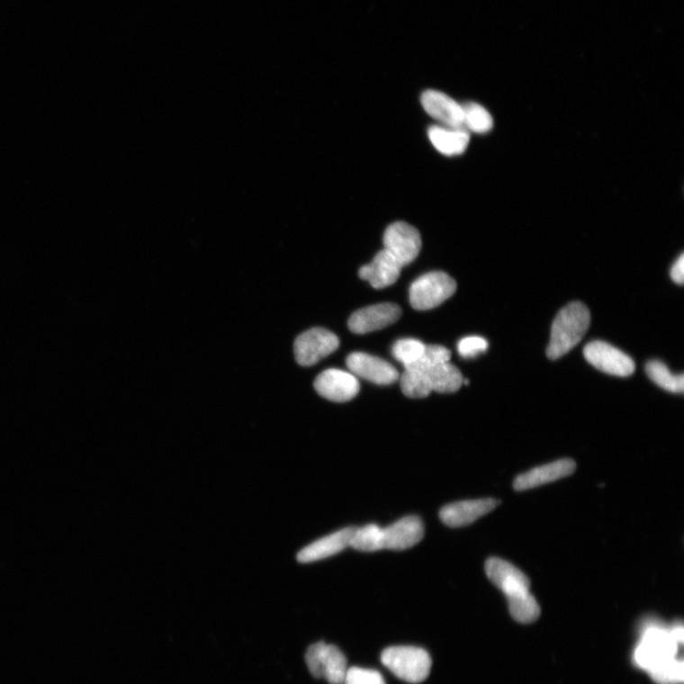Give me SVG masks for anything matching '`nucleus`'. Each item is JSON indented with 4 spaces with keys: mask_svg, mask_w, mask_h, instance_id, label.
<instances>
[{
    "mask_svg": "<svg viewBox=\"0 0 684 684\" xmlns=\"http://www.w3.org/2000/svg\"><path fill=\"white\" fill-rule=\"evenodd\" d=\"M590 325L589 308L581 302H572L556 316L546 356L553 361L572 350L583 339Z\"/></svg>",
    "mask_w": 684,
    "mask_h": 684,
    "instance_id": "obj_1",
    "label": "nucleus"
},
{
    "mask_svg": "<svg viewBox=\"0 0 684 684\" xmlns=\"http://www.w3.org/2000/svg\"><path fill=\"white\" fill-rule=\"evenodd\" d=\"M681 645L673 636L671 628L645 626L634 652V662L641 670L652 673L664 664L679 659Z\"/></svg>",
    "mask_w": 684,
    "mask_h": 684,
    "instance_id": "obj_2",
    "label": "nucleus"
},
{
    "mask_svg": "<svg viewBox=\"0 0 684 684\" xmlns=\"http://www.w3.org/2000/svg\"><path fill=\"white\" fill-rule=\"evenodd\" d=\"M383 665L393 675L409 683H419L429 676L432 659L423 648L392 646L382 654Z\"/></svg>",
    "mask_w": 684,
    "mask_h": 684,
    "instance_id": "obj_3",
    "label": "nucleus"
},
{
    "mask_svg": "<svg viewBox=\"0 0 684 684\" xmlns=\"http://www.w3.org/2000/svg\"><path fill=\"white\" fill-rule=\"evenodd\" d=\"M456 282L447 273L424 274L410 287V302L416 310H430L450 299L456 291Z\"/></svg>",
    "mask_w": 684,
    "mask_h": 684,
    "instance_id": "obj_4",
    "label": "nucleus"
},
{
    "mask_svg": "<svg viewBox=\"0 0 684 684\" xmlns=\"http://www.w3.org/2000/svg\"><path fill=\"white\" fill-rule=\"evenodd\" d=\"M306 663L311 674L330 684L344 683L348 667L344 653L332 644L318 643L308 648Z\"/></svg>",
    "mask_w": 684,
    "mask_h": 684,
    "instance_id": "obj_5",
    "label": "nucleus"
},
{
    "mask_svg": "<svg viewBox=\"0 0 684 684\" xmlns=\"http://www.w3.org/2000/svg\"><path fill=\"white\" fill-rule=\"evenodd\" d=\"M486 574L491 583L504 592L508 603L530 593L527 576L512 563L491 557L486 562Z\"/></svg>",
    "mask_w": 684,
    "mask_h": 684,
    "instance_id": "obj_6",
    "label": "nucleus"
},
{
    "mask_svg": "<svg viewBox=\"0 0 684 684\" xmlns=\"http://www.w3.org/2000/svg\"><path fill=\"white\" fill-rule=\"evenodd\" d=\"M338 346L339 339L334 333L323 328H312L297 338L294 345L296 361L302 366H313L334 353Z\"/></svg>",
    "mask_w": 684,
    "mask_h": 684,
    "instance_id": "obj_7",
    "label": "nucleus"
},
{
    "mask_svg": "<svg viewBox=\"0 0 684 684\" xmlns=\"http://www.w3.org/2000/svg\"><path fill=\"white\" fill-rule=\"evenodd\" d=\"M384 249L406 266L413 263L421 250L422 241L418 230L404 221L393 222L383 236Z\"/></svg>",
    "mask_w": 684,
    "mask_h": 684,
    "instance_id": "obj_8",
    "label": "nucleus"
},
{
    "mask_svg": "<svg viewBox=\"0 0 684 684\" xmlns=\"http://www.w3.org/2000/svg\"><path fill=\"white\" fill-rule=\"evenodd\" d=\"M584 356L592 366L608 374L626 378L635 371V363L629 356L605 341L590 342Z\"/></svg>",
    "mask_w": 684,
    "mask_h": 684,
    "instance_id": "obj_9",
    "label": "nucleus"
},
{
    "mask_svg": "<svg viewBox=\"0 0 684 684\" xmlns=\"http://www.w3.org/2000/svg\"><path fill=\"white\" fill-rule=\"evenodd\" d=\"M401 308L395 303H381L363 308L349 319V329L355 334H367L383 329L401 317Z\"/></svg>",
    "mask_w": 684,
    "mask_h": 684,
    "instance_id": "obj_10",
    "label": "nucleus"
},
{
    "mask_svg": "<svg viewBox=\"0 0 684 684\" xmlns=\"http://www.w3.org/2000/svg\"><path fill=\"white\" fill-rule=\"evenodd\" d=\"M314 387L320 396L335 402L353 400L361 389L354 374L338 369H329L319 374Z\"/></svg>",
    "mask_w": 684,
    "mask_h": 684,
    "instance_id": "obj_11",
    "label": "nucleus"
},
{
    "mask_svg": "<svg viewBox=\"0 0 684 684\" xmlns=\"http://www.w3.org/2000/svg\"><path fill=\"white\" fill-rule=\"evenodd\" d=\"M349 370L359 378L365 379L373 383L389 385L396 382L400 378L398 370L383 361L365 353H352L346 359Z\"/></svg>",
    "mask_w": 684,
    "mask_h": 684,
    "instance_id": "obj_12",
    "label": "nucleus"
},
{
    "mask_svg": "<svg viewBox=\"0 0 684 684\" xmlns=\"http://www.w3.org/2000/svg\"><path fill=\"white\" fill-rule=\"evenodd\" d=\"M425 112L444 127L464 129V112L459 103L449 95L429 90L421 95Z\"/></svg>",
    "mask_w": 684,
    "mask_h": 684,
    "instance_id": "obj_13",
    "label": "nucleus"
},
{
    "mask_svg": "<svg viewBox=\"0 0 684 684\" xmlns=\"http://www.w3.org/2000/svg\"><path fill=\"white\" fill-rule=\"evenodd\" d=\"M500 504V501L494 499L455 502L440 510V519L451 527L465 526L488 515Z\"/></svg>",
    "mask_w": 684,
    "mask_h": 684,
    "instance_id": "obj_14",
    "label": "nucleus"
},
{
    "mask_svg": "<svg viewBox=\"0 0 684 684\" xmlns=\"http://www.w3.org/2000/svg\"><path fill=\"white\" fill-rule=\"evenodd\" d=\"M575 470L576 464L572 459H560L520 474L513 482V488L518 491L535 489L570 476Z\"/></svg>",
    "mask_w": 684,
    "mask_h": 684,
    "instance_id": "obj_15",
    "label": "nucleus"
},
{
    "mask_svg": "<svg viewBox=\"0 0 684 684\" xmlns=\"http://www.w3.org/2000/svg\"><path fill=\"white\" fill-rule=\"evenodd\" d=\"M424 536L420 518L408 517L383 528V550L404 551L418 544Z\"/></svg>",
    "mask_w": 684,
    "mask_h": 684,
    "instance_id": "obj_16",
    "label": "nucleus"
},
{
    "mask_svg": "<svg viewBox=\"0 0 684 684\" xmlns=\"http://www.w3.org/2000/svg\"><path fill=\"white\" fill-rule=\"evenodd\" d=\"M402 267L395 256L383 249L375 255L371 264L359 269L358 275L374 289H382L398 281Z\"/></svg>",
    "mask_w": 684,
    "mask_h": 684,
    "instance_id": "obj_17",
    "label": "nucleus"
},
{
    "mask_svg": "<svg viewBox=\"0 0 684 684\" xmlns=\"http://www.w3.org/2000/svg\"><path fill=\"white\" fill-rule=\"evenodd\" d=\"M356 527L338 530L304 547L298 554L301 562H311L336 555L350 546Z\"/></svg>",
    "mask_w": 684,
    "mask_h": 684,
    "instance_id": "obj_18",
    "label": "nucleus"
},
{
    "mask_svg": "<svg viewBox=\"0 0 684 684\" xmlns=\"http://www.w3.org/2000/svg\"><path fill=\"white\" fill-rule=\"evenodd\" d=\"M428 135L433 146L446 157L460 156L470 143V134L465 129L432 126Z\"/></svg>",
    "mask_w": 684,
    "mask_h": 684,
    "instance_id": "obj_19",
    "label": "nucleus"
},
{
    "mask_svg": "<svg viewBox=\"0 0 684 684\" xmlns=\"http://www.w3.org/2000/svg\"><path fill=\"white\" fill-rule=\"evenodd\" d=\"M424 373L432 390L437 392H455L464 381L461 372L450 363L437 364Z\"/></svg>",
    "mask_w": 684,
    "mask_h": 684,
    "instance_id": "obj_20",
    "label": "nucleus"
},
{
    "mask_svg": "<svg viewBox=\"0 0 684 684\" xmlns=\"http://www.w3.org/2000/svg\"><path fill=\"white\" fill-rule=\"evenodd\" d=\"M645 371L649 379L661 388L671 392H683L684 376L682 374H672L669 367L660 361L649 362L645 366Z\"/></svg>",
    "mask_w": 684,
    "mask_h": 684,
    "instance_id": "obj_21",
    "label": "nucleus"
},
{
    "mask_svg": "<svg viewBox=\"0 0 684 684\" xmlns=\"http://www.w3.org/2000/svg\"><path fill=\"white\" fill-rule=\"evenodd\" d=\"M350 546L358 552L365 553L383 550V528L374 524L356 527Z\"/></svg>",
    "mask_w": 684,
    "mask_h": 684,
    "instance_id": "obj_22",
    "label": "nucleus"
},
{
    "mask_svg": "<svg viewBox=\"0 0 684 684\" xmlns=\"http://www.w3.org/2000/svg\"><path fill=\"white\" fill-rule=\"evenodd\" d=\"M464 112V129L474 133L484 134L493 128L490 113L477 103L468 102L462 105Z\"/></svg>",
    "mask_w": 684,
    "mask_h": 684,
    "instance_id": "obj_23",
    "label": "nucleus"
},
{
    "mask_svg": "<svg viewBox=\"0 0 684 684\" xmlns=\"http://www.w3.org/2000/svg\"><path fill=\"white\" fill-rule=\"evenodd\" d=\"M400 386L404 395L410 399H424L433 391L424 372L405 370Z\"/></svg>",
    "mask_w": 684,
    "mask_h": 684,
    "instance_id": "obj_24",
    "label": "nucleus"
},
{
    "mask_svg": "<svg viewBox=\"0 0 684 684\" xmlns=\"http://www.w3.org/2000/svg\"><path fill=\"white\" fill-rule=\"evenodd\" d=\"M451 351L441 346H426L423 355L412 364L405 367V370L425 372L437 364L449 363Z\"/></svg>",
    "mask_w": 684,
    "mask_h": 684,
    "instance_id": "obj_25",
    "label": "nucleus"
},
{
    "mask_svg": "<svg viewBox=\"0 0 684 684\" xmlns=\"http://www.w3.org/2000/svg\"><path fill=\"white\" fill-rule=\"evenodd\" d=\"M426 346L414 338L398 340L393 345L392 353L404 366L412 364L423 355Z\"/></svg>",
    "mask_w": 684,
    "mask_h": 684,
    "instance_id": "obj_26",
    "label": "nucleus"
},
{
    "mask_svg": "<svg viewBox=\"0 0 684 684\" xmlns=\"http://www.w3.org/2000/svg\"><path fill=\"white\" fill-rule=\"evenodd\" d=\"M653 680L658 684H679L682 683L684 667L682 659L674 660L660 667L659 670L650 673Z\"/></svg>",
    "mask_w": 684,
    "mask_h": 684,
    "instance_id": "obj_27",
    "label": "nucleus"
},
{
    "mask_svg": "<svg viewBox=\"0 0 684 684\" xmlns=\"http://www.w3.org/2000/svg\"><path fill=\"white\" fill-rule=\"evenodd\" d=\"M342 684H386V682L379 671L362 669V667H351L347 670Z\"/></svg>",
    "mask_w": 684,
    "mask_h": 684,
    "instance_id": "obj_28",
    "label": "nucleus"
},
{
    "mask_svg": "<svg viewBox=\"0 0 684 684\" xmlns=\"http://www.w3.org/2000/svg\"><path fill=\"white\" fill-rule=\"evenodd\" d=\"M488 341L482 337H467L459 341L458 353L464 357H474L488 350Z\"/></svg>",
    "mask_w": 684,
    "mask_h": 684,
    "instance_id": "obj_29",
    "label": "nucleus"
},
{
    "mask_svg": "<svg viewBox=\"0 0 684 684\" xmlns=\"http://www.w3.org/2000/svg\"><path fill=\"white\" fill-rule=\"evenodd\" d=\"M670 276L677 284H683L684 282V255L681 254L673 265Z\"/></svg>",
    "mask_w": 684,
    "mask_h": 684,
    "instance_id": "obj_30",
    "label": "nucleus"
}]
</instances>
